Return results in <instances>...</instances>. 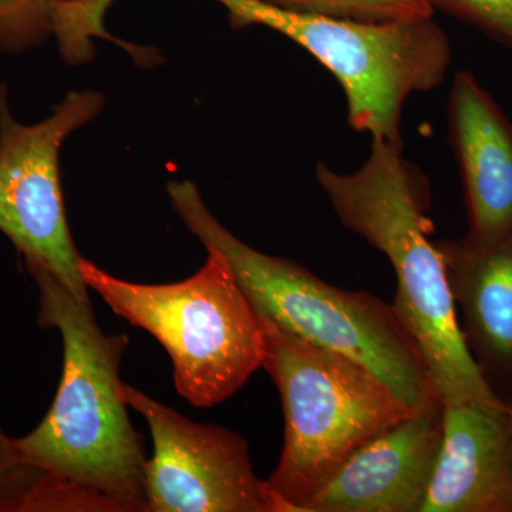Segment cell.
Wrapping results in <instances>:
<instances>
[{"mask_svg": "<svg viewBox=\"0 0 512 512\" xmlns=\"http://www.w3.org/2000/svg\"><path fill=\"white\" fill-rule=\"evenodd\" d=\"M25 268L39 289L37 322L63 339L52 407L35 430L16 439L45 476V512H147L144 437L128 417L120 380L130 339L104 333L92 303L43 266Z\"/></svg>", "mask_w": 512, "mask_h": 512, "instance_id": "6da1fadb", "label": "cell"}, {"mask_svg": "<svg viewBox=\"0 0 512 512\" xmlns=\"http://www.w3.org/2000/svg\"><path fill=\"white\" fill-rule=\"evenodd\" d=\"M315 177L342 225L386 256L396 274L394 313L444 404L501 403L468 352L446 265L429 217L431 185L402 148L372 138L369 157L353 173L318 161Z\"/></svg>", "mask_w": 512, "mask_h": 512, "instance_id": "7a4b0ae2", "label": "cell"}, {"mask_svg": "<svg viewBox=\"0 0 512 512\" xmlns=\"http://www.w3.org/2000/svg\"><path fill=\"white\" fill-rule=\"evenodd\" d=\"M167 192L173 210L202 247L228 259L256 311L293 335L372 370L410 409L434 393L419 350L392 305L372 293L335 288L291 259L249 247L208 210L191 181H170Z\"/></svg>", "mask_w": 512, "mask_h": 512, "instance_id": "3957f363", "label": "cell"}, {"mask_svg": "<svg viewBox=\"0 0 512 512\" xmlns=\"http://www.w3.org/2000/svg\"><path fill=\"white\" fill-rule=\"evenodd\" d=\"M256 313L264 338L262 367L278 387L285 419L281 458L266 481L286 511L305 512L313 495L359 448L413 409L356 360Z\"/></svg>", "mask_w": 512, "mask_h": 512, "instance_id": "277c9868", "label": "cell"}, {"mask_svg": "<svg viewBox=\"0 0 512 512\" xmlns=\"http://www.w3.org/2000/svg\"><path fill=\"white\" fill-rule=\"evenodd\" d=\"M207 252L197 274L165 285L124 281L80 258L89 291L161 343L173 360L178 394L201 409L234 396L264 360L258 313L228 259Z\"/></svg>", "mask_w": 512, "mask_h": 512, "instance_id": "5b68a950", "label": "cell"}, {"mask_svg": "<svg viewBox=\"0 0 512 512\" xmlns=\"http://www.w3.org/2000/svg\"><path fill=\"white\" fill-rule=\"evenodd\" d=\"M234 29L264 26L311 53L338 80L348 103L349 126L403 148L402 120L413 94L446 80L453 52L430 18L369 22L306 15L259 0H214Z\"/></svg>", "mask_w": 512, "mask_h": 512, "instance_id": "8992f818", "label": "cell"}, {"mask_svg": "<svg viewBox=\"0 0 512 512\" xmlns=\"http://www.w3.org/2000/svg\"><path fill=\"white\" fill-rule=\"evenodd\" d=\"M103 109V94L70 92L47 119L26 126L13 116L9 87L0 83V232L23 264L43 266L86 303L92 302L67 222L59 157L67 137Z\"/></svg>", "mask_w": 512, "mask_h": 512, "instance_id": "52a82bcc", "label": "cell"}, {"mask_svg": "<svg viewBox=\"0 0 512 512\" xmlns=\"http://www.w3.org/2000/svg\"><path fill=\"white\" fill-rule=\"evenodd\" d=\"M123 394L153 437L147 512H288L256 476L248 441L237 431L188 420L130 384L123 383Z\"/></svg>", "mask_w": 512, "mask_h": 512, "instance_id": "ba28073f", "label": "cell"}, {"mask_svg": "<svg viewBox=\"0 0 512 512\" xmlns=\"http://www.w3.org/2000/svg\"><path fill=\"white\" fill-rule=\"evenodd\" d=\"M436 393L356 451L313 495L305 512H420L443 439Z\"/></svg>", "mask_w": 512, "mask_h": 512, "instance_id": "9c48e42d", "label": "cell"}, {"mask_svg": "<svg viewBox=\"0 0 512 512\" xmlns=\"http://www.w3.org/2000/svg\"><path fill=\"white\" fill-rule=\"evenodd\" d=\"M468 214V244L512 238V123L473 73L454 76L447 104Z\"/></svg>", "mask_w": 512, "mask_h": 512, "instance_id": "30bf717a", "label": "cell"}, {"mask_svg": "<svg viewBox=\"0 0 512 512\" xmlns=\"http://www.w3.org/2000/svg\"><path fill=\"white\" fill-rule=\"evenodd\" d=\"M420 512H512L508 406L444 404L443 439Z\"/></svg>", "mask_w": 512, "mask_h": 512, "instance_id": "8fae6325", "label": "cell"}, {"mask_svg": "<svg viewBox=\"0 0 512 512\" xmlns=\"http://www.w3.org/2000/svg\"><path fill=\"white\" fill-rule=\"evenodd\" d=\"M464 342L491 393L512 402V238L491 248L436 241Z\"/></svg>", "mask_w": 512, "mask_h": 512, "instance_id": "7c38bea8", "label": "cell"}, {"mask_svg": "<svg viewBox=\"0 0 512 512\" xmlns=\"http://www.w3.org/2000/svg\"><path fill=\"white\" fill-rule=\"evenodd\" d=\"M275 8L369 22L430 18L434 9L427 0H259Z\"/></svg>", "mask_w": 512, "mask_h": 512, "instance_id": "4fadbf2b", "label": "cell"}, {"mask_svg": "<svg viewBox=\"0 0 512 512\" xmlns=\"http://www.w3.org/2000/svg\"><path fill=\"white\" fill-rule=\"evenodd\" d=\"M0 512H45V476L0 427Z\"/></svg>", "mask_w": 512, "mask_h": 512, "instance_id": "5bb4252c", "label": "cell"}, {"mask_svg": "<svg viewBox=\"0 0 512 512\" xmlns=\"http://www.w3.org/2000/svg\"><path fill=\"white\" fill-rule=\"evenodd\" d=\"M60 0H0V52L20 53L53 36Z\"/></svg>", "mask_w": 512, "mask_h": 512, "instance_id": "9a60e30c", "label": "cell"}, {"mask_svg": "<svg viewBox=\"0 0 512 512\" xmlns=\"http://www.w3.org/2000/svg\"><path fill=\"white\" fill-rule=\"evenodd\" d=\"M467 25L474 26L491 39L512 49V0H427Z\"/></svg>", "mask_w": 512, "mask_h": 512, "instance_id": "2e32d148", "label": "cell"}, {"mask_svg": "<svg viewBox=\"0 0 512 512\" xmlns=\"http://www.w3.org/2000/svg\"><path fill=\"white\" fill-rule=\"evenodd\" d=\"M508 409H510L511 419H512V402L510 404H508Z\"/></svg>", "mask_w": 512, "mask_h": 512, "instance_id": "e0dca14e", "label": "cell"}]
</instances>
